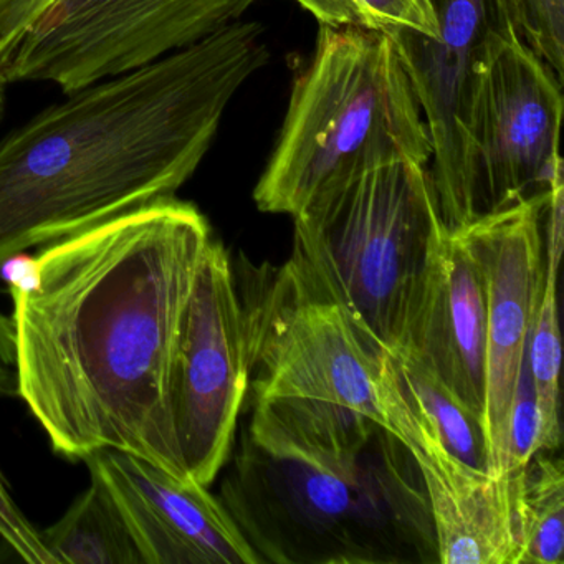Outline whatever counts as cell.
Masks as SVG:
<instances>
[{
    "instance_id": "1",
    "label": "cell",
    "mask_w": 564,
    "mask_h": 564,
    "mask_svg": "<svg viewBox=\"0 0 564 564\" xmlns=\"http://www.w3.org/2000/svg\"><path fill=\"white\" fill-rule=\"evenodd\" d=\"M214 239L170 197L39 250L14 285L19 398L57 454L128 452L191 477L171 421L177 333Z\"/></svg>"
},
{
    "instance_id": "2",
    "label": "cell",
    "mask_w": 564,
    "mask_h": 564,
    "mask_svg": "<svg viewBox=\"0 0 564 564\" xmlns=\"http://www.w3.org/2000/svg\"><path fill=\"white\" fill-rule=\"evenodd\" d=\"M237 21L153 64L67 94L0 140V269L21 253L176 197L237 91L265 67Z\"/></svg>"
},
{
    "instance_id": "3",
    "label": "cell",
    "mask_w": 564,
    "mask_h": 564,
    "mask_svg": "<svg viewBox=\"0 0 564 564\" xmlns=\"http://www.w3.org/2000/svg\"><path fill=\"white\" fill-rule=\"evenodd\" d=\"M229 460L219 500L260 564L438 563L417 462L388 429L351 452L273 447L243 431Z\"/></svg>"
},
{
    "instance_id": "4",
    "label": "cell",
    "mask_w": 564,
    "mask_h": 564,
    "mask_svg": "<svg viewBox=\"0 0 564 564\" xmlns=\"http://www.w3.org/2000/svg\"><path fill=\"white\" fill-rule=\"evenodd\" d=\"M246 335L249 429L286 447L356 451L386 429L384 349L290 257L234 262Z\"/></svg>"
},
{
    "instance_id": "5",
    "label": "cell",
    "mask_w": 564,
    "mask_h": 564,
    "mask_svg": "<svg viewBox=\"0 0 564 564\" xmlns=\"http://www.w3.org/2000/svg\"><path fill=\"white\" fill-rule=\"evenodd\" d=\"M293 253L384 351L404 348L445 230L431 171L392 161L349 171L293 216Z\"/></svg>"
},
{
    "instance_id": "6",
    "label": "cell",
    "mask_w": 564,
    "mask_h": 564,
    "mask_svg": "<svg viewBox=\"0 0 564 564\" xmlns=\"http://www.w3.org/2000/svg\"><path fill=\"white\" fill-rule=\"evenodd\" d=\"M404 160L427 166L432 141L394 45L376 32L319 28L253 189L257 207L293 217L329 181Z\"/></svg>"
},
{
    "instance_id": "7",
    "label": "cell",
    "mask_w": 564,
    "mask_h": 564,
    "mask_svg": "<svg viewBox=\"0 0 564 564\" xmlns=\"http://www.w3.org/2000/svg\"><path fill=\"white\" fill-rule=\"evenodd\" d=\"M257 0H57L2 68L8 84L64 94L184 51L240 21Z\"/></svg>"
},
{
    "instance_id": "8",
    "label": "cell",
    "mask_w": 564,
    "mask_h": 564,
    "mask_svg": "<svg viewBox=\"0 0 564 564\" xmlns=\"http://www.w3.org/2000/svg\"><path fill=\"white\" fill-rule=\"evenodd\" d=\"M561 118L563 80L520 35L501 41L475 95L462 229L551 196L564 180Z\"/></svg>"
},
{
    "instance_id": "9",
    "label": "cell",
    "mask_w": 564,
    "mask_h": 564,
    "mask_svg": "<svg viewBox=\"0 0 564 564\" xmlns=\"http://www.w3.org/2000/svg\"><path fill=\"white\" fill-rule=\"evenodd\" d=\"M247 391L246 335L232 259L213 239L184 310L167 381L181 458L200 485H213L229 462Z\"/></svg>"
},
{
    "instance_id": "10",
    "label": "cell",
    "mask_w": 564,
    "mask_h": 564,
    "mask_svg": "<svg viewBox=\"0 0 564 564\" xmlns=\"http://www.w3.org/2000/svg\"><path fill=\"white\" fill-rule=\"evenodd\" d=\"M438 37L389 39L414 87L432 141L431 177L447 232L465 224L478 85L491 52L517 34L507 0H431Z\"/></svg>"
},
{
    "instance_id": "11",
    "label": "cell",
    "mask_w": 564,
    "mask_h": 564,
    "mask_svg": "<svg viewBox=\"0 0 564 564\" xmlns=\"http://www.w3.org/2000/svg\"><path fill=\"white\" fill-rule=\"evenodd\" d=\"M547 200L521 204L457 230L487 290L484 427L497 475L507 474L508 414L543 292Z\"/></svg>"
},
{
    "instance_id": "12",
    "label": "cell",
    "mask_w": 564,
    "mask_h": 564,
    "mask_svg": "<svg viewBox=\"0 0 564 564\" xmlns=\"http://www.w3.org/2000/svg\"><path fill=\"white\" fill-rule=\"evenodd\" d=\"M110 491L143 564H260L209 487L115 448L84 458Z\"/></svg>"
},
{
    "instance_id": "13",
    "label": "cell",
    "mask_w": 564,
    "mask_h": 564,
    "mask_svg": "<svg viewBox=\"0 0 564 564\" xmlns=\"http://www.w3.org/2000/svg\"><path fill=\"white\" fill-rule=\"evenodd\" d=\"M382 352L379 394L391 431L417 462L441 564H514L510 475L475 470L448 454L412 414Z\"/></svg>"
},
{
    "instance_id": "14",
    "label": "cell",
    "mask_w": 564,
    "mask_h": 564,
    "mask_svg": "<svg viewBox=\"0 0 564 564\" xmlns=\"http://www.w3.org/2000/svg\"><path fill=\"white\" fill-rule=\"evenodd\" d=\"M484 422L487 391V290L457 232L445 234L404 348Z\"/></svg>"
},
{
    "instance_id": "15",
    "label": "cell",
    "mask_w": 564,
    "mask_h": 564,
    "mask_svg": "<svg viewBox=\"0 0 564 564\" xmlns=\"http://www.w3.org/2000/svg\"><path fill=\"white\" fill-rule=\"evenodd\" d=\"M564 243V180L551 191L544 214L543 292L528 346V361L536 388L538 404L543 415V452L553 454L563 442L560 415L561 336L557 315V269Z\"/></svg>"
},
{
    "instance_id": "16",
    "label": "cell",
    "mask_w": 564,
    "mask_h": 564,
    "mask_svg": "<svg viewBox=\"0 0 564 564\" xmlns=\"http://www.w3.org/2000/svg\"><path fill=\"white\" fill-rule=\"evenodd\" d=\"M388 356L399 392L415 419L448 454L475 470L497 475L481 419L411 352L398 349Z\"/></svg>"
},
{
    "instance_id": "17",
    "label": "cell",
    "mask_w": 564,
    "mask_h": 564,
    "mask_svg": "<svg viewBox=\"0 0 564 564\" xmlns=\"http://www.w3.org/2000/svg\"><path fill=\"white\" fill-rule=\"evenodd\" d=\"M39 531L54 564H143L110 491L94 474L64 517Z\"/></svg>"
},
{
    "instance_id": "18",
    "label": "cell",
    "mask_w": 564,
    "mask_h": 564,
    "mask_svg": "<svg viewBox=\"0 0 564 564\" xmlns=\"http://www.w3.org/2000/svg\"><path fill=\"white\" fill-rule=\"evenodd\" d=\"M510 497L517 540L514 564H563V460L538 452L510 475Z\"/></svg>"
},
{
    "instance_id": "19",
    "label": "cell",
    "mask_w": 564,
    "mask_h": 564,
    "mask_svg": "<svg viewBox=\"0 0 564 564\" xmlns=\"http://www.w3.org/2000/svg\"><path fill=\"white\" fill-rule=\"evenodd\" d=\"M319 28L359 29L392 39L411 32L435 41L437 19L431 0H293Z\"/></svg>"
},
{
    "instance_id": "20",
    "label": "cell",
    "mask_w": 564,
    "mask_h": 564,
    "mask_svg": "<svg viewBox=\"0 0 564 564\" xmlns=\"http://www.w3.org/2000/svg\"><path fill=\"white\" fill-rule=\"evenodd\" d=\"M2 395L4 398L19 395V382L14 319L0 312V398ZM0 538L25 563L37 564L47 557L41 533L19 507L2 471H0Z\"/></svg>"
},
{
    "instance_id": "21",
    "label": "cell",
    "mask_w": 564,
    "mask_h": 564,
    "mask_svg": "<svg viewBox=\"0 0 564 564\" xmlns=\"http://www.w3.org/2000/svg\"><path fill=\"white\" fill-rule=\"evenodd\" d=\"M521 41L564 82V0H507Z\"/></svg>"
},
{
    "instance_id": "22",
    "label": "cell",
    "mask_w": 564,
    "mask_h": 564,
    "mask_svg": "<svg viewBox=\"0 0 564 564\" xmlns=\"http://www.w3.org/2000/svg\"><path fill=\"white\" fill-rule=\"evenodd\" d=\"M538 452H543V415L527 352L518 371L508 414L507 474L521 470Z\"/></svg>"
},
{
    "instance_id": "23",
    "label": "cell",
    "mask_w": 564,
    "mask_h": 564,
    "mask_svg": "<svg viewBox=\"0 0 564 564\" xmlns=\"http://www.w3.org/2000/svg\"><path fill=\"white\" fill-rule=\"evenodd\" d=\"M57 0H0V74L12 51Z\"/></svg>"
},
{
    "instance_id": "24",
    "label": "cell",
    "mask_w": 564,
    "mask_h": 564,
    "mask_svg": "<svg viewBox=\"0 0 564 564\" xmlns=\"http://www.w3.org/2000/svg\"><path fill=\"white\" fill-rule=\"evenodd\" d=\"M8 85L6 78L0 74V121L4 120L6 105H8V97H6V94H8Z\"/></svg>"
}]
</instances>
